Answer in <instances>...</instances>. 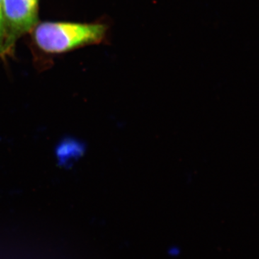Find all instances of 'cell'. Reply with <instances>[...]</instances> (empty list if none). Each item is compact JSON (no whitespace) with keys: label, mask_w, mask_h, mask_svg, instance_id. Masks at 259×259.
I'll return each instance as SVG.
<instances>
[{"label":"cell","mask_w":259,"mask_h":259,"mask_svg":"<svg viewBox=\"0 0 259 259\" xmlns=\"http://www.w3.org/2000/svg\"><path fill=\"white\" fill-rule=\"evenodd\" d=\"M179 250L177 249L176 248H173L171 250L169 251L170 254L175 255V254H178L179 253Z\"/></svg>","instance_id":"cell-4"},{"label":"cell","mask_w":259,"mask_h":259,"mask_svg":"<svg viewBox=\"0 0 259 259\" xmlns=\"http://www.w3.org/2000/svg\"><path fill=\"white\" fill-rule=\"evenodd\" d=\"M13 46L5 22L3 1L0 0V58H5L9 54Z\"/></svg>","instance_id":"cell-3"},{"label":"cell","mask_w":259,"mask_h":259,"mask_svg":"<svg viewBox=\"0 0 259 259\" xmlns=\"http://www.w3.org/2000/svg\"><path fill=\"white\" fill-rule=\"evenodd\" d=\"M10 38L14 45L19 37L31 30L37 21L38 0H2Z\"/></svg>","instance_id":"cell-2"},{"label":"cell","mask_w":259,"mask_h":259,"mask_svg":"<svg viewBox=\"0 0 259 259\" xmlns=\"http://www.w3.org/2000/svg\"><path fill=\"white\" fill-rule=\"evenodd\" d=\"M105 32V26L100 24L44 23L35 28L34 35L42 51L59 54L99 42Z\"/></svg>","instance_id":"cell-1"}]
</instances>
